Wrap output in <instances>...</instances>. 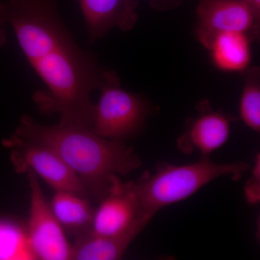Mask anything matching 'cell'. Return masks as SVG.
Instances as JSON below:
<instances>
[{
  "label": "cell",
  "instance_id": "6da1fadb",
  "mask_svg": "<svg viewBox=\"0 0 260 260\" xmlns=\"http://www.w3.org/2000/svg\"><path fill=\"white\" fill-rule=\"evenodd\" d=\"M6 23L45 85L34 95L39 110L59 114L61 124L90 129V94L100 88L108 70L75 42L59 17L56 0L0 2V25Z\"/></svg>",
  "mask_w": 260,
  "mask_h": 260
},
{
  "label": "cell",
  "instance_id": "7a4b0ae2",
  "mask_svg": "<svg viewBox=\"0 0 260 260\" xmlns=\"http://www.w3.org/2000/svg\"><path fill=\"white\" fill-rule=\"evenodd\" d=\"M14 135L52 149L74 171L96 203L107 194L114 177L127 175L141 166L134 150L121 140L102 138L83 126L60 123L43 125L24 114Z\"/></svg>",
  "mask_w": 260,
  "mask_h": 260
},
{
  "label": "cell",
  "instance_id": "3957f363",
  "mask_svg": "<svg viewBox=\"0 0 260 260\" xmlns=\"http://www.w3.org/2000/svg\"><path fill=\"white\" fill-rule=\"evenodd\" d=\"M249 169L246 162L216 164L208 156L186 165L160 164L153 174L145 173L135 191L142 213L151 219L159 210L189 198L210 181L229 176L239 179Z\"/></svg>",
  "mask_w": 260,
  "mask_h": 260
},
{
  "label": "cell",
  "instance_id": "277c9868",
  "mask_svg": "<svg viewBox=\"0 0 260 260\" xmlns=\"http://www.w3.org/2000/svg\"><path fill=\"white\" fill-rule=\"evenodd\" d=\"M94 105L90 129L102 138L121 140L136 133L148 114L146 102L121 88L115 72L108 70Z\"/></svg>",
  "mask_w": 260,
  "mask_h": 260
},
{
  "label": "cell",
  "instance_id": "5b68a950",
  "mask_svg": "<svg viewBox=\"0 0 260 260\" xmlns=\"http://www.w3.org/2000/svg\"><path fill=\"white\" fill-rule=\"evenodd\" d=\"M3 144L11 150L12 164L18 174L32 171L55 191L90 198L78 176L52 149L20 139L15 135L3 140Z\"/></svg>",
  "mask_w": 260,
  "mask_h": 260
},
{
  "label": "cell",
  "instance_id": "8992f818",
  "mask_svg": "<svg viewBox=\"0 0 260 260\" xmlns=\"http://www.w3.org/2000/svg\"><path fill=\"white\" fill-rule=\"evenodd\" d=\"M30 213L26 229L28 246L34 259H72V246L41 189L38 176L28 171Z\"/></svg>",
  "mask_w": 260,
  "mask_h": 260
},
{
  "label": "cell",
  "instance_id": "52a82bcc",
  "mask_svg": "<svg viewBox=\"0 0 260 260\" xmlns=\"http://www.w3.org/2000/svg\"><path fill=\"white\" fill-rule=\"evenodd\" d=\"M197 14V37L205 47L220 32L259 35L260 13L248 0H200Z\"/></svg>",
  "mask_w": 260,
  "mask_h": 260
},
{
  "label": "cell",
  "instance_id": "ba28073f",
  "mask_svg": "<svg viewBox=\"0 0 260 260\" xmlns=\"http://www.w3.org/2000/svg\"><path fill=\"white\" fill-rule=\"evenodd\" d=\"M99 203L90 232L95 235H119L141 220H151L142 213L135 183L122 182L119 177H114L107 194Z\"/></svg>",
  "mask_w": 260,
  "mask_h": 260
},
{
  "label": "cell",
  "instance_id": "9c48e42d",
  "mask_svg": "<svg viewBox=\"0 0 260 260\" xmlns=\"http://www.w3.org/2000/svg\"><path fill=\"white\" fill-rule=\"evenodd\" d=\"M78 3L90 43L114 28L129 31L138 22V0H78Z\"/></svg>",
  "mask_w": 260,
  "mask_h": 260
},
{
  "label": "cell",
  "instance_id": "30bf717a",
  "mask_svg": "<svg viewBox=\"0 0 260 260\" xmlns=\"http://www.w3.org/2000/svg\"><path fill=\"white\" fill-rule=\"evenodd\" d=\"M232 120L226 114L204 109L193 119L186 133L179 140L182 150H196L208 156V154L225 145L231 134Z\"/></svg>",
  "mask_w": 260,
  "mask_h": 260
},
{
  "label": "cell",
  "instance_id": "8fae6325",
  "mask_svg": "<svg viewBox=\"0 0 260 260\" xmlns=\"http://www.w3.org/2000/svg\"><path fill=\"white\" fill-rule=\"evenodd\" d=\"M148 223L146 220H141L119 235L100 236L88 233L76 238L75 244L72 246V259H121L128 246Z\"/></svg>",
  "mask_w": 260,
  "mask_h": 260
},
{
  "label": "cell",
  "instance_id": "7c38bea8",
  "mask_svg": "<svg viewBox=\"0 0 260 260\" xmlns=\"http://www.w3.org/2000/svg\"><path fill=\"white\" fill-rule=\"evenodd\" d=\"M254 39L242 32L217 34L205 47L212 62L221 71L240 73L249 68L251 61V42Z\"/></svg>",
  "mask_w": 260,
  "mask_h": 260
},
{
  "label": "cell",
  "instance_id": "4fadbf2b",
  "mask_svg": "<svg viewBox=\"0 0 260 260\" xmlns=\"http://www.w3.org/2000/svg\"><path fill=\"white\" fill-rule=\"evenodd\" d=\"M51 210L64 232L75 239L91 231L94 211L88 198L66 191H55Z\"/></svg>",
  "mask_w": 260,
  "mask_h": 260
},
{
  "label": "cell",
  "instance_id": "5bb4252c",
  "mask_svg": "<svg viewBox=\"0 0 260 260\" xmlns=\"http://www.w3.org/2000/svg\"><path fill=\"white\" fill-rule=\"evenodd\" d=\"M34 259L26 229L9 218H0V260Z\"/></svg>",
  "mask_w": 260,
  "mask_h": 260
},
{
  "label": "cell",
  "instance_id": "9a60e30c",
  "mask_svg": "<svg viewBox=\"0 0 260 260\" xmlns=\"http://www.w3.org/2000/svg\"><path fill=\"white\" fill-rule=\"evenodd\" d=\"M244 73V86L239 103V114L241 119L248 127L256 133H259V69L258 68H248Z\"/></svg>",
  "mask_w": 260,
  "mask_h": 260
},
{
  "label": "cell",
  "instance_id": "2e32d148",
  "mask_svg": "<svg viewBox=\"0 0 260 260\" xmlns=\"http://www.w3.org/2000/svg\"><path fill=\"white\" fill-rule=\"evenodd\" d=\"M254 177L249 181L245 189L246 198L249 203H256L259 200V158L256 159Z\"/></svg>",
  "mask_w": 260,
  "mask_h": 260
},
{
  "label": "cell",
  "instance_id": "e0dca14e",
  "mask_svg": "<svg viewBox=\"0 0 260 260\" xmlns=\"http://www.w3.org/2000/svg\"><path fill=\"white\" fill-rule=\"evenodd\" d=\"M3 26H4V25H0V47L5 46V44H6L7 42L6 32H5Z\"/></svg>",
  "mask_w": 260,
  "mask_h": 260
},
{
  "label": "cell",
  "instance_id": "ac0fdd59",
  "mask_svg": "<svg viewBox=\"0 0 260 260\" xmlns=\"http://www.w3.org/2000/svg\"><path fill=\"white\" fill-rule=\"evenodd\" d=\"M251 5L254 7V9L260 13V0H248Z\"/></svg>",
  "mask_w": 260,
  "mask_h": 260
}]
</instances>
